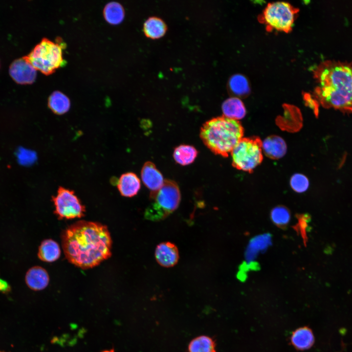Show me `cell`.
Instances as JSON below:
<instances>
[{
	"mask_svg": "<svg viewBox=\"0 0 352 352\" xmlns=\"http://www.w3.org/2000/svg\"><path fill=\"white\" fill-rule=\"evenodd\" d=\"M62 243L68 261L83 269L96 266L111 255L110 232L98 222L80 220L71 225L63 232Z\"/></svg>",
	"mask_w": 352,
	"mask_h": 352,
	"instance_id": "obj_1",
	"label": "cell"
},
{
	"mask_svg": "<svg viewBox=\"0 0 352 352\" xmlns=\"http://www.w3.org/2000/svg\"><path fill=\"white\" fill-rule=\"evenodd\" d=\"M314 76L319 85L316 97L326 108L352 113V64L326 60L317 67Z\"/></svg>",
	"mask_w": 352,
	"mask_h": 352,
	"instance_id": "obj_2",
	"label": "cell"
},
{
	"mask_svg": "<svg viewBox=\"0 0 352 352\" xmlns=\"http://www.w3.org/2000/svg\"><path fill=\"white\" fill-rule=\"evenodd\" d=\"M243 135L241 123L224 116L206 121L200 131V138L205 145L216 154L224 157L228 156Z\"/></svg>",
	"mask_w": 352,
	"mask_h": 352,
	"instance_id": "obj_3",
	"label": "cell"
},
{
	"mask_svg": "<svg viewBox=\"0 0 352 352\" xmlns=\"http://www.w3.org/2000/svg\"><path fill=\"white\" fill-rule=\"evenodd\" d=\"M65 46L59 39L55 43L44 38L24 57L36 70L48 75L66 64L63 54Z\"/></svg>",
	"mask_w": 352,
	"mask_h": 352,
	"instance_id": "obj_4",
	"label": "cell"
},
{
	"mask_svg": "<svg viewBox=\"0 0 352 352\" xmlns=\"http://www.w3.org/2000/svg\"><path fill=\"white\" fill-rule=\"evenodd\" d=\"M180 198L177 183L172 180H164L158 191L151 193L150 198L153 201L145 211V218L153 221L164 219L177 209Z\"/></svg>",
	"mask_w": 352,
	"mask_h": 352,
	"instance_id": "obj_5",
	"label": "cell"
},
{
	"mask_svg": "<svg viewBox=\"0 0 352 352\" xmlns=\"http://www.w3.org/2000/svg\"><path fill=\"white\" fill-rule=\"evenodd\" d=\"M236 169L251 172L262 161V141L259 137L242 138L230 153Z\"/></svg>",
	"mask_w": 352,
	"mask_h": 352,
	"instance_id": "obj_6",
	"label": "cell"
},
{
	"mask_svg": "<svg viewBox=\"0 0 352 352\" xmlns=\"http://www.w3.org/2000/svg\"><path fill=\"white\" fill-rule=\"evenodd\" d=\"M296 12V9L287 2H273L267 5L263 19L270 28L287 32L292 27Z\"/></svg>",
	"mask_w": 352,
	"mask_h": 352,
	"instance_id": "obj_7",
	"label": "cell"
},
{
	"mask_svg": "<svg viewBox=\"0 0 352 352\" xmlns=\"http://www.w3.org/2000/svg\"><path fill=\"white\" fill-rule=\"evenodd\" d=\"M55 210L54 213L59 219L80 218L84 216L85 207L73 191L60 186L56 196L52 197Z\"/></svg>",
	"mask_w": 352,
	"mask_h": 352,
	"instance_id": "obj_8",
	"label": "cell"
},
{
	"mask_svg": "<svg viewBox=\"0 0 352 352\" xmlns=\"http://www.w3.org/2000/svg\"><path fill=\"white\" fill-rule=\"evenodd\" d=\"M271 243V237L269 234H264L252 239L245 253V263L241 266V272L244 273L249 269L258 268V264L255 260L258 254L265 250Z\"/></svg>",
	"mask_w": 352,
	"mask_h": 352,
	"instance_id": "obj_9",
	"label": "cell"
},
{
	"mask_svg": "<svg viewBox=\"0 0 352 352\" xmlns=\"http://www.w3.org/2000/svg\"><path fill=\"white\" fill-rule=\"evenodd\" d=\"M9 72L11 78L19 84H31L36 79V69L24 56L15 60L10 65Z\"/></svg>",
	"mask_w": 352,
	"mask_h": 352,
	"instance_id": "obj_10",
	"label": "cell"
},
{
	"mask_svg": "<svg viewBox=\"0 0 352 352\" xmlns=\"http://www.w3.org/2000/svg\"><path fill=\"white\" fill-rule=\"evenodd\" d=\"M155 257L161 266L171 267L178 262V250L174 243L169 242H163L157 245L155 250Z\"/></svg>",
	"mask_w": 352,
	"mask_h": 352,
	"instance_id": "obj_11",
	"label": "cell"
},
{
	"mask_svg": "<svg viewBox=\"0 0 352 352\" xmlns=\"http://www.w3.org/2000/svg\"><path fill=\"white\" fill-rule=\"evenodd\" d=\"M141 176L144 185L151 191H158L163 185L164 180L161 173L152 162H146L142 167Z\"/></svg>",
	"mask_w": 352,
	"mask_h": 352,
	"instance_id": "obj_12",
	"label": "cell"
},
{
	"mask_svg": "<svg viewBox=\"0 0 352 352\" xmlns=\"http://www.w3.org/2000/svg\"><path fill=\"white\" fill-rule=\"evenodd\" d=\"M262 150L267 157L277 159L285 155L286 152V145L281 137L271 135L262 142Z\"/></svg>",
	"mask_w": 352,
	"mask_h": 352,
	"instance_id": "obj_13",
	"label": "cell"
},
{
	"mask_svg": "<svg viewBox=\"0 0 352 352\" xmlns=\"http://www.w3.org/2000/svg\"><path fill=\"white\" fill-rule=\"evenodd\" d=\"M117 186L122 196L132 197L135 196L140 189V179L133 173H124L118 179Z\"/></svg>",
	"mask_w": 352,
	"mask_h": 352,
	"instance_id": "obj_14",
	"label": "cell"
},
{
	"mask_svg": "<svg viewBox=\"0 0 352 352\" xmlns=\"http://www.w3.org/2000/svg\"><path fill=\"white\" fill-rule=\"evenodd\" d=\"M49 276L47 271L41 266H34L27 272L25 282L27 286L34 290H41L45 288L49 283Z\"/></svg>",
	"mask_w": 352,
	"mask_h": 352,
	"instance_id": "obj_15",
	"label": "cell"
},
{
	"mask_svg": "<svg viewBox=\"0 0 352 352\" xmlns=\"http://www.w3.org/2000/svg\"><path fill=\"white\" fill-rule=\"evenodd\" d=\"M290 341L296 349L306 350L311 348L313 345L314 336L311 329L304 327L296 329L292 332Z\"/></svg>",
	"mask_w": 352,
	"mask_h": 352,
	"instance_id": "obj_16",
	"label": "cell"
},
{
	"mask_svg": "<svg viewBox=\"0 0 352 352\" xmlns=\"http://www.w3.org/2000/svg\"><path fill=\"white\" fill-rule=\"evenodd\" d=\"M223 113L226 117L238 120L244 117L246 109L242 100L236 97L229 98L222 105Z\"/></svg>",
	"mask_w": 352,
	"mask_h": 352,
	"instance_id": "obj_17",
	"label": "cell"
},
{
	"mask_svg": "<svg viewBox=\"0 0 352 352\" xmlns=\"http://www.w3.org/2000/svg\"><path fill=\"white\" fill-rule=\"evenodd\" d=\"M48 106L55 114H63L70 109V101L65 94L56 90L53 91L48 99Z\"/></svg>",
	"mask_w": 352,
	"mask_h": 352,
	"instance_id": "obj_18",
	"label": "cell"
},
{
	"mask_svg": "<svg viewBox=\"0 0 352 352\" xmlns=\"http://www.w3.org/2000/svg\"><path fill=\"white\" fill-rule=\"evenodd\" d=\"M38 257L43 261L52 262L58 259L61 255L59 244L51 239H46L41 243L38 252Z\"/></svg>",
	"mask_w": 352,
	"mask_h": 352,
	"instance_id": "obj_19",
	"label": "cell"
},
{
	"mask_svg": "<svg viewBox=\"0 0 352 352\" xmlns=\"http://www.w3.org/2000/svg\"><path fill=\"white\" fill-rule=\"evenodd\" d=\"M167 26L160 18L150 17L144 23L143 31L146 36L151 39H158L165 33Z\"/></svg>",
	"mask_w": 352,
	"mask_h": 352,
	"instance_id": "obj_20",
	"label": "cell"
},
{
	"mask_svg": "<svg viewBox=\"0 0 352 352\" xmlns=\"http://www.w3.org/2000/svg\"><path fill=\"white\" fill-rule=\"evenodd\" d=\"M103 15L108 22L111 24H117L123 20L125 11L120 3L116 1H111L105 5L103 10Z\"/></svg>",
	"mask_w": 352,
	"mask_h": 352,
	"instance_id": "obj_21",
	"label": "cell"
},
{
	"mask_svg": "<svg viewBox=\"0 0 352 352\" xmlns=\"http://www.w3.org/2000/svg\"><path fill=\"white\" fill-rule=\"evenodd\" d=\"M198 151L195 147L188 145H181L176 147L173 153L175 161L181 165L191 164L196 159Z\"/></svg>",
	"mask_w": 352,
	"mask_h": 352,
	"instance_id": "obj_22",
	"label": "cell"
},
{
	"mask_svg": "<svg viewBox=\"0 0 352 352\" xmlns=\"http://www.w3.org/2000/svg\"><path fill=\"white\" fill-rule=\"evenodd\" d=\"M228 86L231 92L236 96H245L250 92L248 81L242 74H237L232 76L229 80Z\"/></svg>",
	"mask_w": 352,
	"mask_h": 352,
	"instance_id": "obj_23",
	"label": "cell"
},
{
	"mask_svg": "<svg viewBox=\"0 0 352 352\" xmlns=\"http://www.w3.org/2000/svg\"><path fill=\"white\" fill-rule=\"evenodd\" d=\"M188 351L189 352H215V343L209 336H198L190 342Z\"/></svg>",
	"mask_w": 352,
	"mask_h": 352,
	"instance_id": "obj_24",
	"label": "cell"
},
{
	"mask_svg": "<svg viewBox=\"0 0 352 352\" xmlns=\"http://www.w3.org/2000/svg\"><path fill=\"white\" fill-rule=\"evenodd\" d=\"M270 218L277 226L285 228L287 226L290 220V211L285 206H276L271 211Z\"/></svg>",
	"mask_w": 352,
	"mask_h": 352,
	"instance_id": "obj_25",
	"label": "cell"
},
{
	"mask_svg": "<svg viewBox=\"0 0 352 352\" xmlns=\"http://www.w3.org/2000/svg\"><path fill=\"white\" fill-rule=\"evenodd\" d=\"M290 186L296 192L302 193L306 191L309 186L308 178L302 174H296L290 179Z\"/></svg>",
	"mask_w": 352,
	"mask_h": 352,
	"instance_id": "obj_26",
	"label": "cell"
},
{
	"mask_svg": "<svg viewBox=\"0 0 352 352\" xmlns=\"http://www.w3.org/2000/svg\"><path fill=\"white\" fill-rule=\"evenodd\" d=\"M18 158L21 163L23 164L31 163L34 161L35 154L32 152L22 149L19 150Z\"/></svg>",
	"mask_w": 352,
	"mask_h": 352,
	"instance_id": "obj_27",
	"label": "cell"
},
{
	"mask_svg": "<svg viewBox=\"0 0 352 352\" xmlns=\"http://www.w3.org/2000/svg\"><path fill=\"white\" fill-rule=\"evenodd\" d=\"M308 219V216L306 215H301L299 216L298 219V223L297 224L296 226L294 227L296 228L297 230L298 229L300 230L302 236L305 241L306 238V228L307 226V223L308 222L307 219Z\"/></svg>",
	"mask_w": 352,
	"mask_h": 352,
	"instance_id": "obj_28",
	"label": "cell"
},
{
	"mask_svg": "<svg viewBox=\"0 0 352 352\" xmlns=\"http://www.w3.org/2000/svg\"><path fill=\"white\" fill-rule=\"evenodd\" d=\"M8 285L7 284L4 282L3 281L0 280V291H5L7 290L8 289Z\"/></svg>",
	"mask_w": 352,
	"mask_h": 352,
	"instance_id": "obj_29",
	"label": "cell"
},
{
	"mask_svg": "<svg viewBox=\"0 0 352 352\" xmlns=\"http://www.w3.org/2000/svg\"><path fill=\"white\" fill-rule=\"evenodd\" d=\"M0 352H5L4 351H2V350H0Z\"/></svg>",
	"mask_w": 352,
	"mask_h": 352,
	"instance_id": "obj_30",
	"label": "cell"
}]
</instances>
